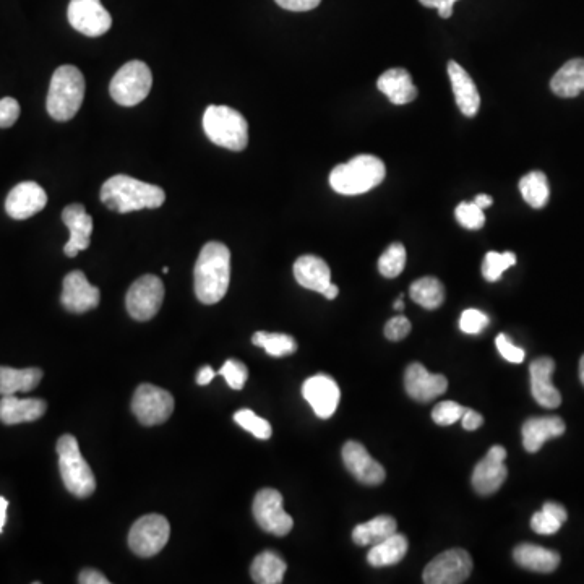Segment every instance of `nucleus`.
Masks as SVG:
<instances>
[{
    "label": "nucleus",
    "mask_w": 584,
    "mask_h": 584,
    "mask_svg": "<svg viewBox=\"0 0 584 584\" xmlns=\"http://www.w3.org/2000/svg\"><path fill=\"white\" fill-rule=\"evenodd\" d=\"M580 380H581V383H583V385H584V356L581 357V361H580Z\"/></svg>",
    "instance_id": "13d9d810"
},
{
    "label": "nucleus",
    "mask_w": 584,
    "mask_h": 584,
    "mask_svg": "<svg viewBox=\"0 0 584 584\" xmlns=\"http://www.w3.org/2000/svg\"><path fill=\"white\" fill-rule=\"evenodd\" d=\"M85 99V77L75 65H62L56 69L49 85L46 109L57 122L72 121L82 108Z\"/></svg>",
    "instance_id": "7ed1b4c3"
},
{
    "label": "nucleus",
    "mask_w": 584,
    "mask_h": 584,
    "mask_svg": "<svg viewBox=\"0 0 584 584\" xmlns=\"http://www.w3.org/2000/svg\"><path fill=\"white\" fill-rule=\"evenodd\" d=\"M275 2L281 9L289 10V12H309V10L317 9L322 0H275Z\"/></svg>",
    "instance_id": "de8ad7c7"
},
{
    "label": "nucleus",
    "mask_w": 584,
    "mask_h": 584,
    "mask_svg": "<svg viewBox=\"0 0 584 584\" xmlns=\"http://www.w3.org/2000/svg\"><path fill=\"white\" fill-rule=\"evenodd\" d=\"M563 432H565V422L562 417H531L524 422L521 429L524 450L528 453H537L547 440L560 437Z\"/></svg>",
    "instance_id": "5701e85b"
},
{
    "label": "nucleus",
    "mask_w": 584,
    "mask_h": 584,
    "mask_svg": "<svg viewBox=\"0 0 584 584\" xmlns=\"http://www.w3.org/2000/svg\"><path fill=\"white\" fill-rule=\"evenodd\" d=\"M234 421H236L237 426H241L242 429L247 430L254 437L260 438V440H268L273 434V429H271L270 422L263 417H258L254 411L250 409H241L234 414Z\"/></svg>",
    "instance_id": "58836bf2"
},
{
    "label": "nucleus",
    "mask_w": 584,
    "mask_h": 584,
    "mask_svg": "<svg viewBox=\"0 0 584 584\" xmlns=\"http://www.w3.org/2000/svg\"><path fill=\"white\" fill-rule=\"evenodd\" d=\"M171 526L164 516L145 515L135 521L129 533V546L138 557L148 559L159 554L168 544Z\"/></svg>",
    "instance_id": "6e6552de"
},
{
    "label": "nucleus",
    "mask_w": 584,
    "mask_h": 584,
    "mask_svg": "<svg viewBox=\"0 0 584 584\" xmlns=\"http://www.w3.org/2000/svg\"><path fill=\"white\" fill-rule=\"evenodd\" d=\"M489 317L477 309L464 310L460 318V328L466 335H479L489 325Z\"/></svg>",
    "instance_id": "37998d69"
},
{
    "label": "nucleus",
    "mask_w": 584,
    "mask_h": 584,
    "mask_svg": "<svg viewBox=\"0 0 584 584\" xmlns=\"http://www.w3.org/2000/svg\"><path fill=\"white\" fill-rule=\"evenodd\" d=\"M78 583L80 584H109L108 578L101 572L96 570H83L78 576Z\"/></svg>",
    "instance_id": "3c124183"
},
{
    "label": "nucleus",
    "mask_w": 584,
    "mask_h": 584,
    "mask_svg": "<svg viewBox=\"0 0 584 584\" xmlns=\"http://www.w3.org/2000/svg\"><path fill=\"white\" fill-rule=\"evenodd\" d=\"M516 263V255L513 252H489L482 263V275L489 283H495L502 278L503 273Z\"/></svg>",
    "instance_id": "4c0bfd02"
},
{
    "label": "nucleus",
    "mask_w": 584,
    "mask_h": 584,
    "mask_svg": "<svg viewBox=\"0 0 584 584\" xmlns=\"http://www.w3.org/2000/svg\"><path fill=\"white\" fill-rule=\"evenodd\" d=\"M461 424L466 430H477L484 424V417L476 413L474 409H466V413L461 417Z\"/></svg>",
    "instance_id": "8fccbe9b"
},
{
    "label": "nucleus",
    "mask_w": 584,
    "mask_h": 584,
    "mask_svg": "<svg viewBox=\"0 0 584 584\" xmlns=\"http://www.w3.org/2000/svg\"><path fill=\"white\" fill-rule=\"evenodd\" d=\"M550 90L560 98H576L584 91V59H572L550 80Z\"/></svg>",
    "instance_id": "cd10ccee"
},
{
    "label": "nucleus",
    "mask_w": 584,
    "mask_h": 584,
    "mask_svg": "<svg viewBox=\"0 0 584 584\" xmlns=\"http://www.w3.org/2000/svg\"><path fill=\"white\" fill-rule=\"evenodd\" d=\"M396 520L388 515H380L367 523L357 524L353 531V541L357 546H374L396 533Z\"/></svg>",
    "instance_id": "2f4dec72"
},
{
    "label": "nucleus",
    "mask_w": 584,
    "mask_h": 584,
    "mask_svg": "<svg viewBox=\"0 0 584 584\" xmlns=\"http://www.w3.org/2000/svg\"><path fill=\"white\" fill-rule=\"evenodd\" d=\"M62 221L70 231V239L65 244L64 254L70 258L77 257L82 250L90 247L93 218L86 213L83 205L73 203L62 211Z\"/></svg>",
    "instance_id": "aec40b11"
},
{
    "label": "nucleus",
    "mask_w": 584,
    "mask_h": 584,
    "mask_svg": "<svg viewBox=\"0 0 584 584\" xmlns=\"http://www.w3.org/2000/svg\"><path fill=\"white\" fill-rule=\"evenodd\" d=\"M56 450L62 481L70 494L78 499H88L90 495L95 494V474L91 471L90 464L83 458L77 438L70 434L62 435L57 442Z\"/></svg>",
    "instance_id": "423d86ee"
},
{
    "label": "nucleus",
    "mask_w": 584,
    "mask_h": 584,
    "mask_svg": "<svg viewBox=\"0 0 584 584\" xmlns=\"http://www.w3.org/2000/svg\"><path fill=\"white\" fill-rule=\"evenodd\" d=\"M7 508H9V502L0 497V533L4 531L5 520H7Z\"/></svg>",
    "instance_id": "5fc2aeb1"
},
{
    "label": "nucleus",
    "mask_w": 584,
    "mask_h": 584,
    "mask_svg": "<svg viewBox=\"0 0 584 584\" xmlns=\"http://www.w3.org/2000/svg\"><path fill=\"white\" fill-rule=\"evenodd\" d=\"M164 301V284L158 276L145 275L138 278L125 296V307L130 317L137 322H148L155 318Z\"/></svg>",
    "instance_id": "1a4fd4ad"
},
{
    "label": "nucleus",
    "mask_w": 584,
    "mask_h": 584,
    "mask_svg": "<svg viewBox=\"0 0 584 584\" xmlns=\"http://www.w3.org/2000/svg\"><path fill=\"white\" fill-rule=\"evenodd\" d=\"M520 192L529 207L541 210L549 203L550 187L547 176L541 171H531L520 181Z\"/></svg>",
    "instance_id": "72a5a7b5"
},
{
    "label": "nucleus",
    "mask_w": 584,
    "mask_h": 584,
    "mask_svg": "<svg viewBox=\"0 0 584 584\" xmlns=\"http://www.w3.org/2000/svg\"><path fill=\"white\" fill-rule=\"evenodd\" d=\"M385 176L387 168L382 159L374 155H359L331 171L330 185L341 195H361L382 184Z\"/></svg>",
    "instance_id": "20e7f679"
},
{
    "label": "nucleus",
    "mask_w": 584,
    "mask_h": 584,
    "mask_svg": "<svg viewBox=\"0 0 584 584\" xmlns=\"http://www.w3.org/2000/svg\"><path fill=\"white\" fill-rule=\"evenodd\" d=\"M495 344H497V349L505 361L511 362V364H521L524 361V356H526L524 349L515 346L510 340V336L505 335V333L497 336Z\"/></svg>",
    "instance_id": "c03bdc74"
},
{
    "label": "nucleus",
    "mask_w": 584,
    "mask_h": 584,
    "mask_svg": "<svg viewBox=\"0 0 584 584\" xmlns=\"http://www.w3.org/2000/svg\"><path fill=\"white\" fill-rule=\"evenodd\" d=\"M408 539L403 534H391L387 539L377 542L367 554V562L375 568L390 567L396 565L406 557L408 552Z\"/></svg>",
    "instance_id": "c756f323"
},
{
    "label": "nucleus",
    "mask_w": 584,
    "mask_h": 584,
    "mask_svg": "<svg viewBox=\"0 0 584 584\" xmlns=\"http://www.w3.org/2000/svg\"><path fill=\"white\" fill-rule=\"evenodd\" d=\"M101 301V292L86 280L83 271H70L62 284L61 302L72 314H85L96 309Z\"/></svg>",
    "instance_id": "2eb2a0df"
},
{
    "label": "nucleus",
    "mask_w": 584,
    "mask_h": 584,
    "mask_svg": "<svg viewBox=\"0 0 584 584\" xmlns=\"http://www.w3.org/2000/svg\"><path fill=\"white\" fill-rule=\"evenodd\" d=\"M404 388L413 400L427 403L447 391L448 380L443 375L430 374L424 365L414 362L404 374Z\"/></svg>",
    "instance_id": "6ab92c4d"
},
{
    "label": "nucleus",
    "mask_w": 584,
    "mask_h": 584,
    "mask_svg": "<svg viewBox=\"0 0 584 584\" xmlns=\"http://www.w3.org/2000/svg\"><path fill=\"white\" fill-rule=\"evenodd\" d=\"M302 396L320 419H330L340 404L341 391L333 378L318 374L305 380Z\"/></svg>",
    "instance_id": "dca6fc26"
},
{
    "label": "nucleus",
    "mask_w": 584,
    "mask_h": 584,
    "mask_svg": "<svg viewBox=\"0 0 584 584\" xmlns=\"http://www.w3.org/2000/svg\"><path fill=\"white\" fill-rule=\"evenodd\" d=\"M395 310H404V299L403 296L398 297L395 302Z\"/></svg>",
    "instance_id": "4d7b16f0"
},
{
    "label": "nucleus",
    "mask_w": 584,
    "mask_h": 584,
    "mask_svg": "<svg viewBox=\"0 0 584 584\" xmlns=\"http://www.w3.org/2000/svg\"><path fill=\"white\" fill-rule=\"evenodd\" d=\"M505 460H507V450L500 445H495L476 464L471 482H473L477 494L492 495L503 486V482L507 481L508 476Z\"/></svg>",
    "instance_id": "4468645a"
},
{
    "label": "nucleus",
    "mask_w": 584,
    "mask_h": 584,
    "mask_svg": "<svg viewBox=\"0 0 584 584\" xmlns=\"http://www.w3.org/2000/svg\"><path fill=\"white\" fill-rule=\"evenodd\" d=\"M195 294L205 305L218 304L229 289L231 281V252L221 242L203 245L195 265Z\"/></svg>",
    "instance_id": "f257e3e1"
},
{
    "label": "nucleus",
    "mask_w": 584,
    "mask_h": 584,
    "mask_svg": "<svg viewBox=\"0 0 584 584\" xmlns=\"http://www.w3.org/2000/svg\"><path fill=\"white\" fill-rule=\"evenodd\" d=\"M219 375H223L224 380L232 390H242L247 378H249V369L242 362L236 361V359H229L219 369Z\"/></svg>",
    "instance_id": "79ce46f5"
},
{
    "label": "nucleus",
    "mask_w": 584,
    "mask_h": 584,
    "mask_svg": "<svg viewBox=\"0 0 584 584\" xmlns=\"http://www.w3.org/2000/svg\"><path fill=\"white\" fill-rule=\"evenodd\" d=\"M338 294H340V288H338V286L333 283H331L330 286L325 289V292H323V296L327 297L328 301H333V299H336Z\"/></svg>",
    "instance_id": "6e6d98bb"
},
{
    "label": "nucleus",
    "mask_w": 584,
    "mask_h": 584,
    "mask_svg": "<svg viewBox=\"0 0 584 584\" xmlns=\"http://www.w3.org/2000/svg\"><path fill=\"white\" fill-rule=\"evenodd\" d=\"M48 205V194L36 182H20L15 185L5 200V211L10 218L23 219L38 215Z\"/></svg>",
    "instance_id": "f3484780"
},
{
    "label": "nucleus",
    "mask_w": 584,
    "mask_h": 584,
    "mask_svg": "<svg viewBox=\"0 0 584 584\" xmlns=\"http://www.w3.org/2000/svg\"><path fill=\"white\" fill-rule=\"evenodd\" d=\"M409 296L424 309L435 310L445 301V288L434 276H424L411 284Z\"/></svg>",
    "instance_id": "473e14b6"
},
{
    "label": "nucleus",
    "mask_w": 584,
    "mask_h": 584,
    "mask_svg": "<svg viewBox=\"0 0 584 584\" xmlns=\"http://www.w3.org/2000/svg\"><path fill=\"white\" fill-rule=\"evenodd\" d=\"M101 202L109 210L124 215V213L145 210V208L155 210V208L163 207L166 194L158 185L146 184L134 177L119 174L104 182L101 187Z\"/></svg>",
    "instance_id": "f03ea898"
},
{
    "label": "nucleus",
    "mask_w": 584,
    "mask_h": 584,
    "mask_svg": "<svg viewBox=\"0 0 584 584\" xmlns=\"http://www.w3.org/2000/svg\"><path fill=\"white\" fill-rule=\"evenodd\" d=\"M378 90L396 106L413 103L417 98V88L411 73L406 69H390L378 78Z\"/></svg>",
    "instance_id": "a878e982"
},
{
    "label": "nucleus",
    "mask_w": 584,
    "mask_h": 584,
    "mask_svg": "<svg viewBox=\"0 0 584 584\" xmlns=\"http://www.w3.org/2000/svg\"><path fill=\"white\" fill-rule=\"evenodd\" d=\"M555 362L550 357H537L531 362L529 374H531V393L534 400L541 404L542 408L555 409L562 404V395L552 383Z\"/></svg>",
    "instance_id": "412c9836"
},
{
    "label": "nucleus",
    "mask_w": 584,
    "mask_h": 584,
    "mask_svg": "<svg viewBox=\"0 0 584 584\" xmlns=\"http://www.w3.org/2000/svg\"><path fill=\"white\" fill-rule=\"evenodd\" d=\"M153 75L145 62L130 61L122 65L109 85L111 98L124 108H134L150 95Z\"/></svg>",
    "instance_id": "0eeeda50"
},
{
    "label": "nucleus",
    "mask_w": 584,
    "mask_h": 584,
    "mask_svg": "<svg viewBox=\"0 0 584 584\" xmlns=\"http://www.w3.org/2000/svg\"><path fill=\"white\" fill-rule=\"evenodd\" d=\"M473 572V559L463 549H450L437 555L424 570V583L460 584Z\"/></svg>",
    "instance_id": "9b49d317"
},
{
    "label": "nucleus",
    "mask_w": 584,
    "mask_h": 584,
    "mask_svg": "<svg viewBox=\"0 0 584 584\" xmlns=\"http://www.w3.org/2000/svg\"><path fill=\"white\" fill-rule=\"evenodd\" d=\"M409 331H411V322L403 315L390 318L387 325H385V336L390 341L404 340L409 335Z\"/></svg>",
    "instance_id": "49530a36"
},
{
    "label": "nucleus",
    "mask_w": 584,
    "mask_h": 584,
    "mask_svg": "<svg viewBox=\"0 0 584 584\" xmlns=\"http://www.w3.org/2000/svg\"><path fill=\"white\" fill-rule=\"evenodd\" d=\"M406 267V249L400 242L391 244L382 257L378 258V271L382 273L385 278H396L403 273Z\"/></svg>",
    "instance_id": "e433bc0d"
},
{
    "label": "nucleus",
    "mask_w": 584,
    "mask_h": 584,
    "mask_svg": "<svg viewBox=\"0 0 584 584\" xmlns=\"http://www.w3.org/2000/svg\"><path fill=\"white\" fill-rule=\"evenodd\" d=\"M252 343L255 346L265 349L267 354L273 357L289 356L297 351V343L292 336L284 333H267V331H257L252 336Z\"/></svg>",
    "instance_id": "c9c22d12"
},
{
    "label": "nucleus",
    "mask_w": 584,
    "mask_h": 584,
    "mask_svg": "<svg viewBox=\"0 0 584 584\" xmlns=\"http://www.w3.org/2000/svg\"><path fill=\"white\" fill-rule=\"evenodd\" d=\"M20 104L15 98L0 99V129H10L20 117Z\"/></svg>",
    "instance_id": "a18cd8bd"
},
{
    "label": "nucleus",
    "mask_w": 584,
    "mask_h": 584,
    "mask_svg": "<svg viewBox=\"0 0 584 584\" xmlns=\"http://www.w3.org/2000/svg\"><path fill=\"white\" fill-rule=\"evenodd\" d=\"M254 518L258 526L273 534L284 537L291 533L294 520L284 511L283 495L275 489H262L255 495Z\"/></svg>",
    "instance_id": "f8f14e48"
},
{
    "label": "nucleus",
    "mask_w": 584,
    "mask_h": 584,
    "mask_svg": "<svg viewBox=\"0 0 584 584\" xmlns=\"http://www.w3.org/2000/svg\"><path fill=\"white\" fill-rule=\"evenodd\" d=\"M215 375L216 370L211 369L210 365H205V367H202V369H200V372H198L197 375L198 385H202V387H205V385L211 383V380L215 378Z\"/></svg>",
    "instance_id": "603ef678"
},
{
    "label": "nucleus",
    "mask_w": 584,
    "mask_h": 584,
    "mask_svg": "<svg viewBox=\"0 0 584 584\" xmlns=\"http://www.w3.org/2000/svg\"><path fill=\"white\" fill-rule=\"evenodd\" d=\"M424 7H429V9H437L438 15L442 18H450L451 13H453V7H455L458 0H419Z\"/></svg>",
    "instance_id": "09e8293b"
},
{
    "label": "nucleus",
    "mask_w": 584,
    "mask_h": 584,
    "mask_svg": "<svg viewBox=\"0 0 584 584\" xmlns=\"http://www.w3.org/2000/svg\"><path fill=\"white\" fill-rule=\"evenodd\" d=\"M344 466L364 486H380L385 481L382 464L369 455L367 448L359 442L344 443Z\"/></svg>",
    "instance_id": "a211bd4d"
},
{
    "label": "nucleus",
    "mask_w": 584,
    "mask_h": 584,
    "mask_svg": "<svg viewBox=\"0 0 584 584\" xmlns=\"http://www.w3.org/2000/svg\"><path fill=\"white\" fill-rule=\"evenodd\" d=\"M41 380H43V370L36 367L12 369V367L0 365V396L28 393L35 390Z\"/></svg>",
    "instance_id": "c85d7f7f"
},
{
    "label": "nucleus",
    "mask_w": 584,
    "mask_h": 584,
    "mask_svg": "<svg viewBox=\"0 0 584 584\" xmlns=\"http://www.w3.org/2000/svg\"><path fill=\"white\" fill-rule=\"evenodd\" d=\"M67 17L73 30L88 38H98L111 30V13L104 9L101 0H70Z\"/></svg>",
    "instance_id": "ddd939ff"
},
{
    "label": "nucleus",
    "mask_w": 584,
    "mask_h": 584,
    "mask_svg": "<svg viewBox=\"0 0 584 584\" xmlns=\"http://www.w3.org/2000/svg\"><path fill=\"white\" fill-rule=\"evenodd\" d=\"M466 409L455 401H442L432 411V419L438 426H453L455 422L461 421Z\"/></svg>",
    "instance_id": "a19ab883"
},
{
    "label": "nucleus",
    "mask_w": 584,
    "mask_h": 584,
    "mask_svg": "<svg viewBox=\"0 0 584 584\" xmlns=\"http://www.w3.org/2000/svg\"><path fill=\"white\" fill-rule=\"evenodd\" d=\"M474 203H476L477 207L482 208V210H486V208H489L490 205L494 203V198L486 194L477 195V197L474 198Z\"/></svg>",
    "instance_id": "864d4df0"
},
{
    "label": "nucleus",
    "mask_w": 584,
    "mask_h": 584,
    "mask_svg": "<svg viewBox=\"0 0 584 584\" xmlns=\"http://www.w3.org/2000/svg\"><path fill=\"white\" fill-rule=\"evenodd\" d=\"M203 129L215 145L242 151L249 145V124L241 112L229 106H208L203 114Z\"/></svg>",
    "instance_id": "39448f33"
},
{
    "label": "nucleus",
    "mask_w": 584,
    "mask_h": 584,
    "mask_svg": "<svg viewBox=\"0 0 584 584\" xmlns=\"http://www.w3.org/2000/svg\"><path fill=\"white\" fill-rule=\"evenodd\" d=\"M294 278L302 288L323 294L331 284V271L323 258L302 255L294 263Z\"/></svg>",
    "instance_id": "393cba45"
},
{
    "label": "nucleus",
    "mask_w": 584,
    "mask_h": 584,
    "mask_svg": "<svg viewBox=\"0 0 584 584\" xmlns=\"http://www.w3.org/2000/svg\"><path fill=\"white\" fill-rule=\"evenodd\" d=\"M286 570H288V565L281 555L273 550H265L255 557L250 567V575L258 584H280L283 583Z\"/></svg>",
    "instance_id": "7c9ffc66"
},
{
    "label": "nucleus",
    "mask_w": 584,
    "mask_h": 584,
    "mask_svg": "<svg viewBox=\"0 0 584 584\" xmlns=\"http://www.w3.org/2000/svg\"><path fill=\"white\" fill-rule=\"evenodd\" d=\"M46 409V401L38 398L18 400L15 395H5L0 400V422H4L5 426H17L22 422L38 421L39 417L44 416Z\"/></svg>",
    "instance_id": "b1692460"
},
{
    "label": "nucleus",
    "mask_w": 584,
    "mask_h": 584,
    "mask_svg": "<svg viewBox=\"0 0 584 584\" xmlns=\"http://www.w3.org/2000/svg\"><path fill=\"white\" fill-rule=\"evenodd\" d=\"M448 77L455 93L456 104L463 112V116H476L481 108V95L471 75L458 62L450 61L448 62Z\"/></svg>",
    "instance_id": "4be33fe9"
},
{
    "label": "nucleus",
    "mask_w": 584,
    "mask_h": 584,
    "mask_svg": "<svg viewBox=\"0 0 584 584\" xmlns=\"http://www.w3.org/2000/svg\"><path fill=\"white\" fill-rule=\"evenodd\" d=\"M174 411V398L169 391L142 383L132 400V413L143 426H159L168 421Z\"/></svg>",
    "instance_id": "9d476101"
},
{
    "label": "nucleus",
    "mask_w": 584,
    "mask_h": 584,
    "mask_svg": "<svg viewBox=\"0 0 584 584\" xmlns=\"http://www.w3.org/2000/svg\"><path fill=\"white\" fill-rule=\"evenodd\" d=\"M515 562L520 567L537 573H552L560 565V555L555 550L534 544H521L513 552Z\"/></svg>",
    "instance_id": "bb28decb"
},
{
    "label": "nucleus",
    "mask_w": 584,
    "mask_h": 584,
    "mask_svg": "<svg viewBox=\"0 0 584 584\" xmlns=\"http://www.w3.org/2000/svg\"><path fill=\"white\" fill-rule=\"evenodd\" d=\"M567 510L555 502L544 503L541 511L534 513L531 518V528L541 536H552L559 533L562 524L567 521Z\"/></svg>",
    "instance_id": "f704fd0d"
},
{
    "label": "nucleus",
    "mask_w": 584,
    "mask_h": 584,
    "mask_svg": "<svg viewBox=\"0 0 584 584\" xmlns=\"http://www.w3.org/2000/svg\"><path fill=\"white\" fill-rule=\"evenodd\" d=\"M456 219L458 223L463 226V228L471 229V231H476V229H481L486 223V215H484V210L477 207L476 203L463 202L458 205L455 210Z\"/></svg>",
    "instance_id": "ea45409f"
}]
</instances>
